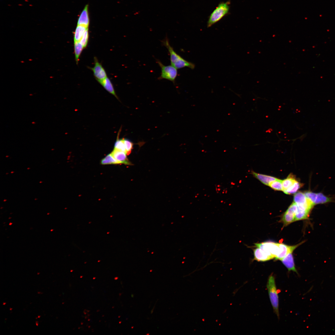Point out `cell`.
<instances>
[{
  "mask_svg": "<svg viewBox=\"0 0 335 335\" xmlns=\"http://www.w3.org/2000/svg\"><path fill=\"white\" fill-rule=\"evenodd\" d=\"M89 33L88 28H87L84 32L81 40L79 42L83 45L84 48L86 47L88 40Z\"/></svg>",
  "mask_w": 335,
  "mask_h": 335,
  "instance_id": "obj_26",
  "label": "cell"
},
{
  "mask_svg": "<svg viewBox=\"0 0 335 335\" xmlns=\"http://www.w3.org/2000/svg\"><path fill=\"white\" fill-rule=\"evenodd\" d=\"M297 209L296 204L293 202L285 212L282 218V221L285 226L295 221V215Z\"/></svg>",
  "mask_w": 335,
  "mask_h": 335,
  "instance_id": "obj_7",
  "label": "cell"
},
{
  "mask_svg": "<svg viewBox=\"0 0 335 335\" xmlns=\"http://www.w3.org/2000/svg\"><path fill=\"white\" fill-rule=\"evenodd\" d=\"M89 24L88 5H87L79 16L77 22V25H83L88 28Z\"/></svg>",
  "mask_w": 335,
  "mask_h": 335,
  "instance_id": "obj_13",
  "label": "cell"
},
{
  "mask_svg": "<svg viewBox=\"0 0 335 335\" xmlns=\"http://www.w3.org/2000/svg\"><path fill=\"white\" fill-rule=\"evenodd\" d=\"M230 2L220 3L210 16L207 23V27H209L220 20L228 14L230 9Z\"/></svg>",
  "mask_w": 335,
  "mask_h": 335,
  "instance_id": "obj_2",
  "label": "cell"
},
{
  "mask_svg": "<svg viewBox=\"0 0 335 335\" xmlns=\"http://www.w3.org/2000/svg\"><path fill=\"white\" fill-rule=\"evenodd\" d=\"M297 206L295 221L307 219L310 210L303 205H297Z\"/></svg>",
  "mask_w": 335,
  "mask_h": 335,
  "instance_id": "obj_12",
  "label": "cell"
},
{
  "mask_svg": "<svg viewBox=\"0 0 335 335\" xmlns=\"http://www.w3.org/2000/svg\"><path fill=\"white\" fill-rule=\"evenodd\" d=\"M294 203L297 205H303L311 210L314 206L304 193L298 192L294 196Z\"/></svg>",
  "mask_w": 335,
  "mask_h": 335,
  "instance_id": "obj_8",
  "label": "cell"
},
{
  "mask_svg": "<svg viewBox=\"0 0 335 335\" xmlns=\"http://www.w3.org/2000/svg\"><path fill=\"white\" fill-rule=\"evenodd\" d=\"M282 181V180L277 179L271 182L269 184V186L275 190L283 191Z\"/></svg>",
  "mask_w": 335,
  "mask_h": 335,
  "instance_id": "obj_23",
  "label": "cell"
},
{
  "mask_svg": "<svg viewBox=\"0 0 335 335\" xmlns=\"http://www.w3.org/2000/svg\"><path fill=\"white\" fill-rule=\"evenodd\" d=\"M302 186L303 184L302 183L296 180L291 186L283 191L287 194H294Z\"/></svg>",
  "mask_w": 335,
  "mask_h": 335,
  "instance_id": "obj_20",
  "label": "cell"
},
{
  "mask_svg": "<svg viewBox=\"0 0 335 335\" xmlns=\"http://www.w3.org/2000/svg\"><path fill=\"white\" fill-rule=\"evenodd\" d=\"M303 242H302L297 245L292 246L287 245L283 243H278V245L280 249V252L275 259L281 261L290 252H293L296 248Z\"/></svg>",
  "mask_w": 335,
  "mask_h": 335,
  "instance_id": "obj_10",
  "label": "cell"
},
{
  "mask_svg": "<svg viewBox=\"0 0 335 335\" xmlns=\"http://www.w3.org/2000/svg\"><path fill=\"white\" fill-rule=\"evenodd\" d=\"M254 259L258 261H266L272 259L264 251L257 247L253 250Z\"/></svg>",
  "mask_w": 335,
  "mask_h": 335,
  "instance_id": "obj_15",
  "label": "cell"
},
{
  "mask_svg": "<svg viewBox=\"0 0 335 335\" xmlns=\"http://www.w3.org/2000/svg\"><path fill=\"white\" fill-rule=\"evenodd\" d=\"M253 176L259 180L263 184L268 185L270 183L277 178L271 176L258 173L254 172H252Z\"/></svg>",
  "mask_w": 335,
  "mask_h": 335,
  "instance_id": "obj_16",
  "label": "cell"
},
{
  "mask_svg": "<svg viewBox=\"0 0 335 335\" xmlns=\"http://www.w3.org/2000/svg\"><path fill=\"white\" fill-rule=\"evenodd\" d=\"M111 154L120 164H123L127 165H132L128 159L126 152L114 149Z\"/></svg>",
  "mask_w": 335,
  "mask_h": 335,
  "instance_id": "obj_11",
  "label": "cell"
},
{
  "mask_svg": "<svg viewBox=\"0 0 335 335\" xmlns=\"http://www.w3.org/2000/svg\"><path fill=\"white\" fill-rule=\"evenodd\" d=\"M307 198L310 201L314 206L319 204H324L333 201V199L321 193H316L310 191L304 192Z\"/></svg>",
  "mask_w": 335,
  "mask_h": 335,
  "instance_id": "obj_6",
  "label": "cell"
},
{
  "mask_svg": "<svg viewBox=\"0 0 335 335\" xmlns=\"http://www.w3.org/2000/svg\"><path fill=\"white\" fill-rule=\"evenodd\" d=\"M292 252H289L281 261L289 271H293L297 273L295 267Z\"/></svg>",
  "mask_w": 335,
  "mask_h": 335,
  "instance_id": "obj_14",
  "label": "cell"
},
{
  "mask_svg": "<svg viewBox=\"0 0 335 335\" xmlns=\"http://www.w3.org/2000/svg\"><path fill=\"white\" fill-rule=\"evenodd\" d=\"M270 300L274 310L279 317V302L278 293L276 287L275 279L272 275L268 279L266 285Z\"/></svg>",
  "mask_w": 335,
  "mask_h": 335,
  "instance_id": "obj_3",
  "label": "cell"
},
{
  "mask_svg": "<svg viewBox=\"0 0 335 335\" xmlns=\"http://www.w3.org/2000/svg\"><path fill=\"white\" fill-rule=\"evenodd\" d=\"M95 65L92 69L94 75L98 82L105 79L107 77V74L104 68L96 59L95 58Z\"/></svg>",
  "mask_w": 335,
  "mask_h": 335,
  "instance_id": "obj_9",
  "label": "cell"
},
{
  "mask_svg": "<svg viewBox=\"0 0 335 335\" xmlns=\"http://www.w3.org/2000/svg\"><path fill=\"white\" fill-rule=\"evenodd\" d=\"M101 163L102 165L120 164L111 154H109L102 159L101 161Z\"/></svg>",
  "mask_w": 335,
  "mask_h": 335,
  "instance_id": "obj_22",
  "label": "cell"
},
{
  "mask_svg": "<svg viewBox=\"0 0 335 335\" xmlns=\"http://www.w3.org/2000/svg\"><path fill=\"white\" fill-rule=\"evenodd\" d=\"M36 325L37 326H38V322H36Z\"/></svg>",
  "mask_w": 335,
  "mask_h": 335,
  "instance_id": "obj_27",
  "label": "cell"
},
{
  "mask_svg": "<svg viewBox=\"0 0 335 335\" xmlns=\"http://www.w3.org/2000/svg\"><path fill=\"white\" fill-rule=\"evenodd\" d=\"M124 142L126 153L127 155H129L131 153L132 150L133 148L134 144L129 140L124 138Z\"/></svg>",
  "mask_w": 335,
  "mask_h": 335,
  "instance_id": "obj_25",
  "label": "cell"
},
{
  "mask_svg": "<svg viewBox=\"0 0 335 335\" xmlns=\"http://www.w3.org/2000/svg\"><path fill=\"white\" fill-rule=\"evenodd\" d=\"M87 28L84 26L77 25L74 33V42H79Z\"/></svg>",
  "mask_w": 335,
  "mask_h": 335,
  "instance_id": "obj_18",
  "label": "cell"
},
{
  "mask_svg": "<svg viewBox=\"0 0 335 335\" xmlns=\"http://www.w3.org/2000/svg\"><path fill=\"white\" fill-rule=\"evenodd\" d=\"M84 47L79 42H74V51L75 58L78 64L80 56Z\"/></svg>",
  "mask_w": 335,
  "mask_h": 335,
  "instance_id": "obj_21",
  "label": "cell"
},
{
  "mask_svg": "<svg viewBox=\"0 0 335 335\" xmlns=\"http://www.w3.org/2000/svg\"><path fill=\"white\" fill-rule=\"evenodd\" d=\"M162 45L167 49L170 56L171 65L177 69L188 67L192 69L195 67V65L189 62L182 57L175 51L173 48L170 45L169 40L167 37L161 41Z\"/></svg>",
  "mask_w": 335,
  "mask_h": 335,
  "instance_id": "obj_1",
  "label": "cell"
},
{
  "mask_svg": "<svg viewBox=\"0 0 335 335\" xmlns=\"http://www.w3.org/2000/svg\"><path fill=\"white\" fill-rule=\"evenodd\" d=\"M255 245L272 258H275L280 252L278 243L271 242H266L261 243H255Z\"/></svg>",
  "mask_w": 335,
  "mask_h": 335,
  "instance_id": "obj_5",
  "label": "cell"
},
{
  "mask_svg": "<svg viewBox=\"0 0 335 335\" xmlns=\"http://www.w3.org/2000/svg\"><path fill=\"white\" fill-rule=\"evenodd\" d=\"M296 181L295 178L291 174H290L286 178L282 180L283 191L291 186Z\"/></svg>",
  "mask_w": 335,
  "mask_h": 335,
  "instance_id": "obj_19",
  "label": "cell"
},
{
  "mask_svg": "<svg viewBox=\"0 0 335 335\" xmlns=\"http://www.w3.org/2000/svg\"><path fill=\"white\" fill-rule=\"evenodd\" d=\"M40 317V316H38V318H39V317Z\"/></svg>",
  "mask_w": 335,
  "mask_h": 335,
  "instance_id": "obj_28",
  "label": "cell"
},
{
  "mask_svg": "<svg viewBox=\"0 0 335 335\" xmlns=\"http://www.w3.org/2000/svg\"><path fill=\"white\" fill-rule=\"evenodd\" d=\"M5 304H6V303H3V305Z\"/></svg>",
  "mask_w": 335,
  "mask_h": 335,
  "instance_id": "obj_29",
  "label": "cell"
},
{
  "mask_svg": "<svg viewBox=\"0 0 335 335\" xmlns=\"http://www.w3.org/2000/svg\"><path fill=\"white\" fill-rule=\"evenodd\" d=\"M156 62L161 69V75L158 79H165L174 83L178 75L177 69L172 65H164L158 59L156 60Z\"/></svg>",
  "mask_w": 335,
  "mask_h": 335,
  "instance_id": "obj_4",
  "label": "cell"
},
{
  "mask_svg": "<svg viewBox=\"0 0 335 335\" xmlns=\"http://www.w3.org/2000/svg\"><path fill=\"white\" fill-rule=\"evenodd\" d=\"M102 86L110 93L113 95L116 98L118 97L115 93L113 85L109 79L107 77L104 79L98 82Z\"/></svg>",
  "mask_w": 335,
  "mask_h": 335,
  "instance_id": "obj_17",
  "label": "cell"
},
{
  "mask_svg": "<svg viewBox=\"0 0 335 335\" xmlns=\"http://www.w3.org/2000/svg\"><path fill=\"white\" fill-rule=\"evenodd\" d=\"M114 149L120 150L126 153V151L124 142V138L119 139L118 138L114 145Z\"/></svg>",
  "mask_w": 335,
  "mask_h": 335,
  "instance_id": "obj_24",
  "label": "cell"
}]
</instances>
